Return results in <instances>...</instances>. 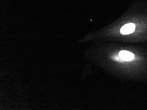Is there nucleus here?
Wrapping results in <instances>:
<instances>
[{
    "instance_id": "2",
    "label": "nucleus",
    "mask_w": 147,
    "mask_h": 110,
    "mask_svg": "<svg viewBox=\"0 0 147 110\" xmlns=\"http://www.w3.org/2000/svg\"><path fill=\"white\" fill-rule=\"evenodd\" d=\"M119 56L124 61H131L134 58V55L130 52L122 51L120 52Z\"/></svg>"
},
{
    "instance_id": "1",
    "label": "nucleus",
    "mask_w": 147,
    "mask_h": 110,
    "mask_svg": "<svg viewBox=\"0 0 147 110\" xmlns=\"http://www.w3.org/2000/svg\"><path fill=\"white\" fill-rule=\"evenodd\" d=\"M135 25L134 24L128 23L123 25L121 29L120 32L123 35H127L133 33L135 30Z\"/></svg>"
}]
</instances>
